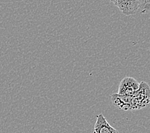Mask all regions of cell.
<instances>
[{
  "instance_id": "obj_1",
  "label": "cell",
  "mask_w": 150,
  "mask_h": 133,
  "mask_svg": "<svg viewBox=\"0 0 150 133\" xmlns=\"http://www.w3.org/2000/svg\"><path fill=\"white\" fill-rule=\"evenodd\" d=\"M132 97L133 110L145 108L150 103V87L146 82H141L139 90Z\"/></svg>"
},
{
  "instance_id": "obj_2",
  "label": "cell",
  "mask_w": 150,
  "mask_h": 133,
  "mask_svg": "<svg viewBox=\"0 0 150 133\" xmlns=\"http://www.w3.org/2000/svg\"><path fill=\"white\" fill-rule=\"evenodd\" d=\"M126 15H134L141 8L142 0H111Z\"/></svg>"
},
{
  "instance_id": "obj_3",
  "label": "cell",
  "mask_w": 150,
  "mask_h": 133,
  "mask_svg": "<svg viewBox=\"0 0 150 133\" xmlns=\"http://www.w3.org/2000/svg\"><path fill=\"white\" fill-rule=\"evenodd\" d=\"M139 87L140 83L135 78L125 77L120 82L117 94L119 95H132L139 90Z\"/></svg>"
},
{
  "instance_id": "obj_4",
  "label": "cell",
  "mask_w": 150,
  "mask_h": 133,
  "mask_svg": "<svg viewBox=\"0 0 150 133\" xmlns=\"http://www.w3.org/2000/svg\"><path fill=\"white\" fill-rule=\"evenodd\" d=\"M111 101L117 108L124 111L133 110L132 95L114 94L111 95Z\"/></svg>"
},
{
  "instance_id": "obj_5",
  "label": "cell",
  "mask_w": 150,
  "mask_h": 133,
  "mask_svg": "<svg viewBox=\"0 0 150 133\" xmlns=\"http://www.w3.org/2000/svg\"><path fill=\"white\" fill-rule=\"evenodd\" d=\"M94 133H119V131L110 125L104 115L100 113L96 117Z\"/></svg>"
},
{
  "instance_id": "obj_6",
  "label": "cell",
  "mask_w": 150,
  "mask_h": 133,
  "mask_svg": "<svg viewBox=\"0 0 150 133\" xmlns=\"http://www.w3.org/2000/svg\"><path fill=\"white\" fill-rule=\"evenodd\" d=\"M140 10L142 13H150V0H142Z\"/></svg>"
}]
</instances>
